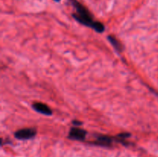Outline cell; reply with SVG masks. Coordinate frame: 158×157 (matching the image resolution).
<instances>
[{
  "label": "cell",
  "instance_id": "30bf717a",
  "mask_svg": "<svg viewBox=\"0 0 158 157\" xmlns=\"http://www.w3.org/2000/svg\"><path fill=\"white\" fill-rule=\"evenodd\" d=\"M55 1H60V0H55Z\"/></svg>",
  "mask_w": 158,
  "mask_h": 157
},
{
  "label": "cell",
  "instance_id": "9c48e42d",
  "mask_svg": "<svg viewBox=\"0 0 158 157\" xmlns=\"http://www.w3.org/2000/svg\"><path fill=\"white\" fill-rule=\"evenodd\" d=\"M73 123L74 124V125H81V124H82V122H79V121H73Z\"/></svg>",
  "mask_w": 158,
  "mask_h": 157
},
{
  "label": "cell",
  "instance_id": "ba28073f",
  "mask_svg": "<svg viewBox=\"0 0 158 157\" xmlns=\"http://www.w3.org/2000/svg\"><path fill=\"white\" fill-rule=\"evenodd\" d=\"M130 133H121V134H119L118 137H120L122 139H125V138H127V137L130 136Z\"/></svg>",
  "mask_w": 158,
  "mask_h": 157
},
{
  "label": "cell",
  "instance_id": "277c9868",
  "mask_svg": "<svg viewBox=\"0 0 158 157\" xmlns=\"http://www.w3.org/2000/svg\"><path fill=\"white\" fill-rule=\"evenodd\" d=\"M33 109L36 111L39 112L40 113H43V114L47 115V116H49V115L52 114V111H51L50 109L46 104H44V103H35L33 105Z\"/></svg>",
  "mask_w": 158,
  "mask_h": 157
},
{
  "label": "cell",
  "instance_id": "3957f363",
  "mask_svg": "<svg viewBox=\"0 0 158 157\" xmlns=\"http://www.w3.org/2000/svg\"><path fill=\"white\" fill-rule=\"evenodd\" d=\"M86 135H87V132L85 130L79 128H72L70 129L69 137L72 140H83L85 139Z\"/></svg>",
  "mask_w": 158,
  "mask_h": 157
},
{
  "label": "cell",
  "instance_id": "7a4b0ae2",
  "mask_svg": "<svg viewBox=\"0 0 158 157\" xmlns=\"http://www.w3.org/2000/svg\"><path fill=\"white\" fill-rule=\"evenodd\" d=\"M37 134V131L34 129H23L15 133V136L19 140H29L34 137Z\"/></svg>",
  "mask_w": 158,
  "mask_h": 157
},
{
  "label": "cell",
  "instance_id": "5b68a950",
  "mask_svg": "<svg viewBox=\"0 0 158 157\" xmlns=\"http://www.w3.org/2000/svg\"><path fill=\"white\" fill-rule=\"evenodd\" d=\"M97 141H98V143H97L98 145L103 146H110L111 143H112V139L108 136H100L97 138Z\"/></svg>",
  "mask_w": 158,
  "mask_h": 157
},
{
  "label": "cell",
  "instance_id": "6da1fadb",
  "mask_svg": "<svg viewBox=\"0 0 158 157\" xmlns=\"http://www.w3.org/2000/svg\"><path fill=\"white\" fill-rule=\"evenodd\" d=\"M72 3L73 4L77 11V14H73V17L80 23L90 27H93L95 22L92 19L91 15L87 11V9L83 6L80 3H79L76 0H72Z\"/></svg>",
  "mask_w": 158,
  "mask_h": 157
},
{
  "label": "cell",
  "instance_id": "8992f818",
  "mask_svg": "<svg viewBox=\"0 0 158 157\" xmlns=\"http://www.w3.org/2000/svg\"><path fill=\"white\" fill-rule=\"evenodd\" d=\"M108 39L110 40V42L111 44L113 45V46L115 48L116 50L118 51V52H121L122 49H123V48H122V45L120 44V42H119L117 39L111 36H108Z\"/></svg>",
  "mask_w": 158,
  "mask_h": 157
},
{
  "label": "cell",
  "instance_id": "52a82bcc",
  "mask_svg": "<svg viewBox=\"0 0 158 157\" xmlns=\"http://www.w3.org/2000/svg\"><path fill=\"white\" fill-rule=\"evenodd\" d=\"M92 28H93L95 30L98 32H103L105 29L104 25H103L101 22H95Z\"/></svg>",
  "mask_w": 158,
  "mask_h": 157
}]
</instances>
